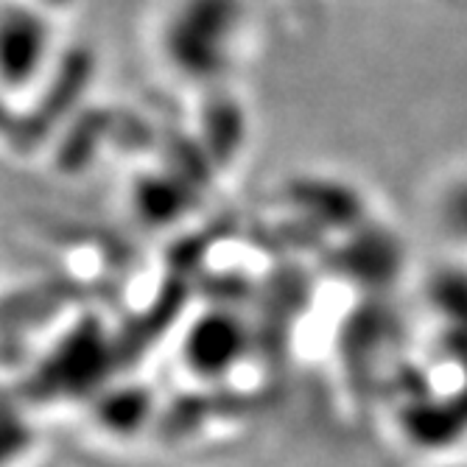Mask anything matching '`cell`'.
I'll list each match as a JSON object with an SVG mask.
<instances>
[{
	"instance_id": "6da1fadb",
	"label": "cell",
	"mask_w": 467,
	"mask_h": 467,
	"mask_svg": "<svg viewBox=\"0 0 467 467\" xmlns=\"http://www.w3.org/2000/svg\"><path fill=\"white\" fill-rule=\"evenodd\" d=\"M54 28L51 20L31 6L0 9V84L26 88L51 59Z\"/></svg>"
}]
</instances>
